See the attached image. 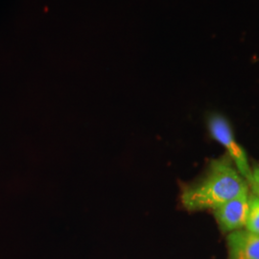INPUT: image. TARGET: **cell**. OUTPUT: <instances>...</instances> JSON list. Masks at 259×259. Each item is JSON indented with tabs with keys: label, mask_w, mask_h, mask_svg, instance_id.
<instances>
[{
	"label": "cell",
	"mask_w": 259,
	"mask_h": 259,
	"mask_svg": "<svg viewBox=\"0 0 259 259\" xmlns=\"http://www.w3.org/2000/svg\"><path fill=\"white\" fill-rule=\"evenodd\" d=\"M229 259H259V235L238 230L228 235Z\"/></svg>",
	"instance_id": "277c9868"
},
{
	"label": "cell",
	"mask_w": 259,
	"mask_h": 259,
	"mask_svg": "<svg viewBox=\"0 0 259 259\" xmlns=\"http://www.w3.org/2000/svg\"><path fill=\"white\" fill-rule=\"evenodd\" d=\"M250 185L252 187V191L255 195L259 196V167H256L251 174Z\"/></svg>",
	"instance_id": "8992f818"
},
{
	"label": "cell",
	"mask_w": 259,
	"mask_h": 259,
	"mask_svg": "<svg viewBox=\"0 0 259 259\" xmlns=\"http://www.w3.org/2000/svg\"><path fill=\"white\" fill-rule=\"evenodd\" d=\"M249 209V189L214 209V216L223 232L242 230L247 221Z\"/></svg>",
	"instance_id": "3957f363"
},
{
	"label": "cell",
	"mask_w": 259,
	"mask_h": 259,
	"mask_svg": "<svg viewBox=\"0 0 259 259\" xmlns=\"http://www.w3.org/2000/svg\"><path fill=\"white\" fill-rule=\"evenodd\" d=\"M245 228L259 235V196L254 193L249 194V209Z\"/></svg>",
	"instance_id": "5b68a950"
},
{
	"label": "cell",
	"mask_w": 259,
	"mask_h": 259,
	"mask_svg": "<svg viewBox=\"0 0 259 259\" xmlns=\"http://www.w3.org/2000/svg\"><path fill=\"white\" fill-rule=\"evenodd\" d=\"M247 189L246 180L228 158L222 157L213 160L202 179L182 186L180 201L187 211L214 210Z\"/></svg>",
	"instance_id": "6da1fadb"
},
{
	"label": "cell",
	"mask_w": 259,
	"mask_h": 259,
	"mask_svg": "<svg viewBox=\"0 0 259 259\" xmlns=\"http://www.w3.org/2000/svg\"><path fill=\"white\" fill-rule=\"evenodd\" d=\"M207 125L211 137L225 147L237 171L250 185L252 171L249 165L246 152L234 139L230 123L221 114L213 113L208 118Z\"/></svg>",
	"instance_id": "7a4b0ae2"
}]
</instances>
